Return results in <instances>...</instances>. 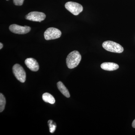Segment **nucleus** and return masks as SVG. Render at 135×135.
<instances>
[{"instance_id": "14", "label": "nucleus", "mask_w": 135, "mask_h": 135, "mask_svg": "<svg viewBox=\"0 0 135 135\" xmlns=\"http://www.w3.org/2000/svg\"><path fill=\"white\" fill-rule=\"evenodd\" d=\"M13 2L17 6H21L23 4L24 0H13Z\"/></svg>"}, {"instance_id": "11", "label": "nucleus", "mask_w": 135, "mask_h": 135, "mask_svg": "<svg viewBox=\"0 0 135 135\" xmlns=\"http://www.w3.org/2000/svg\"><path fill=\"white\" fill-rule=\"evenodd\" d=\"M42 99L44 102L50 104H54L55 102V99L54 97L49 93H45L42 95Z\"/></svg>"}, {"instance_id": "7", "label": "nucleus", "mask_w": 135, "mask_h": 135, "mask_svg": "<svg viewBox=\"0 0 135 135\" xmlns=\"http://www.w3.org/2000/svg\"><path fill=\"white\" fill-rule=\"evenodd\" d=\"M9 29L11 32L18 34H25L29 32L31 30L30 27L26 25L22 26L16 24L11 25L9 27Z\"/></svg>"}, {"instance_id": "15", "label": "nucleus", "mask_w": 135, "mask_h": 135, "mask_svg": "<svg viewBox=\"0 0 135 135\" xmlns=\"http://www.w3.org/2000/svg\"><path fill=\"white\" fill-rule=\"evenodd\" d=\"M132 127L133 128H135V119L133 121V123H132Z\"/></svg>"}, {"instance_id": "6", "label": "nucleus", "mask_w": 135, "mask_h": 135, "mask_svg": "<svg viewBox=\"0 0 135 135\" xmlns=\"http://www.w3.org/2000/svg\"><path fill=\"white\" fill-rule=\"evenodd\" d=\"M46 17V16L44 13L37 11L30 12L25 16L26 19L27 20L40 22L44 20Z\"/></svg>"}, {"instance_id": "8", "label": "nucleus", "mask_w": 135, "mask_h": 135, "mask_svg": "<svg viewBox=\"0 0 135 135\" xmlns=\"http://www.w3.org/2000/svg\"><path fill=\"white\" fill-rule=\"evenodd\" d=\"M26 65L31 71H37L39 70V65L37 61L34 59L29 58L25 60Z\"/></svg>"}, {"instance_id": "4", "label": "nucleus", "mask_w": 135, "mask_h": 135, "mask_svg": "<svg viewBox=\"0 0 135 135\" xmlns=\"http://www.w3.org/2000/svg\"><path fill=\"white\" fill-rule=\"evenodd\" d=\"M65 7L73 15L77 16L83 10L82 5L79 3L73 2H68L66 3Z\"/></svg>"}, {"instance_id": "2", "label": "nucleus", "mask_w": 135, "mask_h": 135, "mask_svg": "<svg viewBox=\"0 0 135 135\" xmlns=\"http://www.w3.org/2000/svg\"><path fill=\"white\" fill-rule=\"evenodd\" d=\"M102 46L105 49L110 52L120 53L123 51V47L120 44L110 41L104 42Z\"/></svg>"}, {"instance_id": "12", "label": "nucleus", "mask_w": 135, "mask_h": 135, "mask_svg": "<svg viewBox=\"0 0 135 135\" xmlns=\"http://www.w3.org/2000/svg\"><path fill=\"white\" fill-rule=\"evenodd\" d=\"M6 99L5 97L2 93L0 94V112L3 111L5 108Z\"/></svg>"}, {"instance_id": "1", "label": "nucleus", "mask_w": 135, "mask_h": 135, "mask_svg": "<svg viewBox=\"0 0 135 135\" xmlns=\"http://www.w3.org/2000/svg\"><path fill=\"white\" fill-rule=\"evenodd\" d=\"M81 56L79 51H74L68 55L66 59V65L70 69L77 67L81 60Z\"/></svg>"}, {"instance_id": "10", "label": "nucleus", "mask_w": 135, "mask_h": 135, "mask_svg": "<svg viewBox=\"0 0 135 135\" xmlns=\"http://www.w3.org/2000/svg\"><path fill=\"white\" fill-rule=\"evenodd\" d=\"M57 85L59 90H60V92L68 98L70 97V93H69L68 90L67 89L66 87L62 83L61 81H59L57 83Z\"/></svg>"}, {"instance_id": "17", "label": "nucleus", "mask_w": 135, "mask_h": 135, "mask_svg": "<svg viewBox=\"0 0 135 135\" xmlns=\"http://www.w3.org/2000/svg\"><path fill=\"white\" fill-rule=\"evenodd\" d=\"M7 1H8V0H7Z\"/></svg>"}, {"instance_id": "3", "label": "nucleus", "mask_w": 135, "mask_h": 135, "mask_svg": "<svg viewBox=\"0 0 135 135\" xmlns=\"http://www.w3.org/2000/svg\"><path fill=\"white\" fill-rule=\"evenodd\" d=\"M13 74L20 82L24 83L26 79V73L24 69L18 64H16L12 68Z\"/></svg>"}, {"instance_id": "16", "label": "nucleus", "mask_w": 135, "mask_h": 135, "mask_svg": "<svg viewBox=\"0 0 135 135\" xmlns=\"http://www.w3.org/2000/svg\"><path fill=\"white\" fill-rule=\"evenodd\" d=\"M3 47V45L2 43L1 42V43H0V49H1Z\"/></svg>"}, {"instance_id": "5", "label": "nucleus", "mask_w": 135, "mask_h": 135, "mask_svg": "<svg viewBox=\"0 0 135 135\" xmlns=\"http://www.w3.org/2000/svg\"><path fill=\"white\" fill-rule=\"evenodd\" d=\"M61 35L62 32L58 29L55 27H50L44 32V36L46 40H50L58 38Z\"/></svg>"}, {"instance_id": "9", "label": "nucleus", "mask_w": 135, "mask_h": 135, "mask_svg": "<svg viewBox=\"0 0 135 135\" xmlns=\"http://www.w3.org/2000/svg\"><path fill=\"white\" fill-rule=\"evenodd\" d=\"M101 68L103 70L108 71H114L119 68L117 64L113 62H104L101 64Z\"/></svg>"}, {"instance_id": "13", "label": "nucleus", "mask_w": 135, "mask_h": 135, "mask_svg": "<svg viewBox=\"0 0 135 135\" xmlns=\"http://www.w3.org/2000/svg\"><path fill=\"white\" fill-rule=\"evenodd\" d=\"M48 123V126L49 127L50 132L51 133H54L55 131L56 130V123L52 120H49Z\"/></svg>"}]
</instances>
